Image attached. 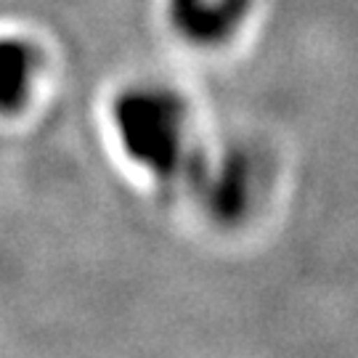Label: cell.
<instances>
[{"instance_id":"3957f363","label":"cell","mask_w":358,"mask_h":358,"mask_svg":"<svg viewBox=\"0 0 358 358\" xmlns=\"http://www.w3.org/2000/svg\"><path fill=\"white\" fill-rule=\"evenodd\" d=\"M167 13L176 35L186 43L215 48L229 43L250 16V0H167Z\"/></svg>"},{"instance_id":"6da1fadb","label":"cell","mask_w":358,"mask_h":358,"mask_svg":"<svg viewBox=\"0 0 358 358\" xmlns=\"http://www.w3.org/2000/svg\"><path fill=\"white\" fill-rule=\"evenodd\" d=\"M112 120L125 159L154 183H170L183 167H189L192 112L178 93L165 88L120 93Z\"/></svg>"},{"instance_id":"7a4b0ae2","label":"cell","mask_w":358,"mask_h":358,"mask_svg":"<svg viewBox=\"0 0 358 358\" xmlns=\"http://www.w3.org/2000/svg\"><path fill=\"white\" fill-rule=\"evenodd\" d=\"M48 75L45 51L29 35L0 32V117L22 120L40 101Z\"/></svg>"}]
</instances>
